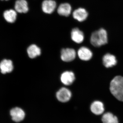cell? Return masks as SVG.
I'll return each instance as SVG.
<instances>
[{
    "label": "cell",
    "mask_w": 123,
    "mask_h": 123,
    "mask_svg": "<svg viewBox=\"0 0 123 123\" xmlns=\"http://www.w3.org/2000/svg\"><path fill=\"white\" fill-rule=\"evenodd\" d=\"M110 90L113 96L120 101L123 102V77H115L111 82Z\"/></svg>",
    "instance_id": "6da1fadb"
},
{
    "label": "cell",
    "mask_w": 123,
    "mask_h": 123,
    "mask_svg": "<svg viewBox=\"0 0 123 123\" xmlns=\"http://www.w3.org/2000/svg\"><path fill=\"white\" fill-rule=\"evenodd\" d=\"M107 32L105 29H100L92 33L90 42L94 47H101L107 43Z\"/></svg>",
    "instance_id": "7a4b0ae2"
},
{
    "label": "cell",
    "mask_w": 123,
    "mask_h": 123,
    "mask_svg": "<svg viewBox=\"0 0 123 123\" xmlns=\"http://www.w3.org/2000/svg\"><path fill=\"white\" fill-rule=\"evenodd\" d=\"M9 115L11 120L15 123H22L25 120L26 113L23 108L18 106L12 107L9 111Z\"/></svg>",
    "instance_id": "3957f363"
},
{
    "label": "cell",
    "mask_w": 123,
    "mask_h": 123,
    "mask_svg": "<svg viewBox=\"0 0 123 123\" xmlns=\"http://www.w3.org/2000/svg\"><path fill=\"white\" fill-rule=\"evenodd\" d=\"M57 101L62 103H66L70 101L72 97V93L69 89L62 88L60 89L56 93Z\"/></svg>",
    "instance_id": "277c9868"
},
{
    "label": "cell",
    "mask_w": 123,
    "mask_h": 123,
    "mask_svg": "<svg viewBox=\"0 0 123 123\" xmlns=\"http://www.w3.org/2000/svg\"><path fill=\"white\" fill-rule=\"evenodd\" d=\"M76 51L71 48L63 49L61 51V59L65 62H70L74 60L76 57Z\"/></svg>",
    "instance_id": "5b68a950"
},
{
    "label": "cell",
    "mask_w": 123,
    "mask_h": 123,
    "mask_svg": "<svg viewBox=\"0 0 123 123\" xmlns=\"http://www.w3.org/2000/svg\"><path fill=\"white\" fill-rule=\"evenodd\" d=\"M56 7V2L53 0H44L42 2V10L46 13L50 14L52 13Z\"/></svg>",
    "instance_id": "8992f818"
},
{
    "label": "cell",
    "mask_w": 123,
    "mask_h": 123,
    "mask_svg": "<svg viewBox=\"0 0 123 123\" xmlns=\"http://www.w3.org/2000/svg\"><path fill=\"white\" fill-rule=\"evenodd\" d=\"M75 79V74L71 71H65L62 74L61 76L62 82L66 86L72 85Z\"/></svg>",
    "instance_id": "52a82bcc"
},
{
    "label": "cell",
    "mask_w": 123,
    "mask_h": 123,
    "mask_svg": "<svg viewBox=\"0 0 123 123\" xmlns=\"http://www.w3.org/2000/svg\"><path fill=\"white\" fill-rule=\"evenodd\" d=\"M88 15V13L86 10L82 8L76 9L73 13L74 18L80 22H82L86 20Z\"/></svg>",
    "instance_id": "ba28073f"
},
{
    "label": "cell",
    "mask_w": 123,
    "mask_h": 123,
    "mask_svg": "<svg viewBox=\"0 0 123 123\" xmlns=\"http://www.w3.org/2000/svg\"><path fill=\"white\" fill-rule=\"evenodd\" d=\"M13 68V62L11 60L4 59L0 63V69L2 74L11 73Z\"/></svg>",
    "instance_id": "9c48e42d"
},
{
    "label": "cell",
    "mask_w": 123,
    "mask_h": 123,
    "mask_svg": "<svg viewBox=\"0 0 123 123\" xmlns=\"http://www.w3.org/2000/svg\"><path fill=\"white\" fill-rule=\"evenodd\" d=\"M78 55L82 60L88 61L91 59L93 54L92 51L88 48L83 47L78 50Z\"/></svg>",
    "instance_id": "30bf717a"
},
{
    "label": "cell",
    "mask_w": 123,
    "mask_h": 123,
    "mask_svg": "<svg viewBox=\"0 0 123 123\" xmlns=\"http://www.w3.org/2000/svg\"><path fill=\"white\" fill-rule=\"evenodd\" d=\"M14 8L16 12L19 13H26L29 10L28 3L26 0H17Z\"/></svg>",
    "instance_id": "8fae6325"
},
{
    "label": "cell",
    "mask_w": 123,
    "mask_h": 123,
    "mask_svg": "<svg viewBox=\"0 0 123 123\" xmlns=\"http://www.w3.org/2000/svg\"><path fill=\"white\" fill-rule=\"evenodd\" d=\"M72 40L77 43H81L84 39V35L82 31L77 28L73 29L71 33Z\"/></svg>",
    "instance_id": "7c38bea8"
},
{
    "label": "cell",
    "mask_w": 123,
    "mask_h": 123,
    "mask_svg": "<svg viewBox=\"0 0 123 123\" xmlns=\"http://www.w3.org/2000/svg\"><path fill=\"white\" fill-rule=\"evenodd\" d=\"M90 109L94 114L98 115H101L104 111V105L101 101H95L91 105Z\"/></svg>",
    "instance_id": "4fadbf2b"
},
{
    "label": "cell",
    "mask_w": 123,
    "mask_h": 123,
    "mask_svg": "<svg viewBox=\"0 0 123 123\" xmlns=\"http://www.w3.org/2000/svg\"><path fill=\"white\" fill-rule=\"evenodd\" d=\"M103 63L106 68H111L116 64L117 61L114 55L110 53H107L103 58Z\"/></svg>",
    "instance_id": "5bb4252c"
},
{
    "label": "cell",
    "mask_w": 123,
    "mask_h": 123,
    "mask_svg": "<svg viewBox=\"0 0 123 123\" xmlns=\"http://www.w3.org/2000/svg\"><path fill=\"white\" fill-rule=\"evenodd\" d=\"M72 9L71 6L68 3H63L58 7L57 12L60 15L68 17L71 13Z\"/></svg>",
    "instance_id": "9a60e30c"
},
{
    "label": "cell",
    "mask_w": 123,
    "mask_h": 123,
    "mask_svg": "<svg viewBox=\"0 0 123 123\" xmlns=\"http://www.w3.org/2000/svg\"><path fill=\"white\" fill-rule=\"evenodd\" d=\"M3 16L6 21L9 23L15 22L17 18V13L13 9L7 10L4 12Z\"/></svg>",
    "instance_id": "2e32d148"
},
{
    "label": "cell",
    "mask_w": 123,
    "mask_h": 123,
    "mask_svg": "<svg viewBox=\"0 0 123 123\" xmlns=\"http://www.w3.org/2000/svg\"><path fill=\"white\" fill-rule=\"evenodd\" d=\"M27 52L30 58L34 59L41 55V50L37 46L33 44H31L28 48Z\"/></svg>",
    "instance_id": "e0dca14e"
},
{
    "label": "cell",
    "mask_w": 123,
    "mask_h": 123,
    "mask_svg": "<svg viewBox=\"0 0 123 123\" xmlns=\"http://www.w3.org/2000/svg\"><path fill=\"white\" fill-rule=\"evenodd\" d=\"M102 120L103 123H118L117 117L110 112L104 114L103 116Z\"/></svg>",
    "instance_id": "ac0fdd59"
},
{
    "label": "cell",
    "mask_w": 123,
    "mask_h": 123,
    "mask_svg": "<svg viewBox=\"0 0 123 123\" xmlns=\"http://www.w3.org/2000/svg\"><path fill=\"white\" fill-rule=\"evenodd\" d=\"M1 1L6 0V1H8L9 0H1Z\"/></svg>",
    "instance_id": "d6986e66"
}]
</instances>
